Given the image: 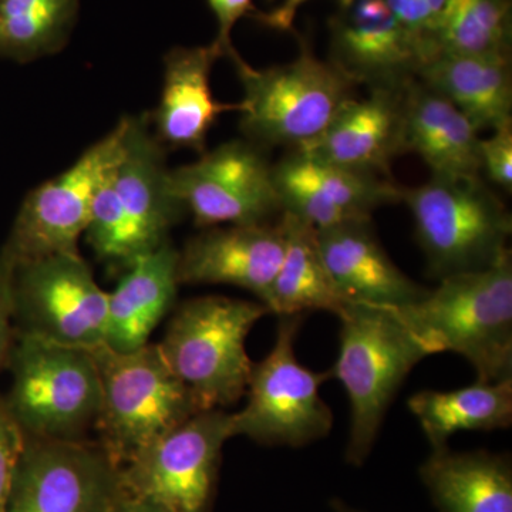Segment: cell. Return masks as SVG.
Returning a JSON list of instances; mask_svg holds the SVG:
<instances>
[{
	"instance_id": "19",
	"label": "cell",
	"mask_w": 512,
	"mask_h": 512,
	"mask_svg": "<svg viewBox=\"0 0 512 512\" xmlns=\"http://www.w3.org/2000/svg\"><path fill=\"white\" fill-rule=\"evenodd\" d=\"M318 242L326 268L348 302L396 309L429 291L394 264L370 220L318 229Z\"/></svg>"
},
{
	"instance_id": "31",
	"label": "cell",
	"mask_w": 512,
	"mask_h": 512,
	"mask_svg": "<svg viewBox=\"0 0 512 512\" xmlns=\"http://www.w3.org/2000/svg\"><path fill=\"white\" fill-rule=\"evenodd\" d=\"M384 2L404 28L419 37L424 45V40L430 35L446 8L447 0H384Z\"/></svg>"
},
{
	"instance_id": "22",
	"label": "cell",
	"mask_w": 512,
	"mask_h": 512,
	"mask_svg": "<svg viewBox=\"0 0 512 512\" xmlns=\"http://www.w3.org/2000/svg\"><path fill=\"white\" fill-rule=\"evenodd\" d=\"M178 251L170 241L127 266L119 285L109 293L104 345L127 353L150 343L158 323L177 296Z\"/></svg>"
},
{
	"instance_id": "28",
	"label": "cell",
	"mask_w": 512,
	"mask_h": 512,
	"mask_svg": "<svg viewBox=\"0 0 512 512\" xmlns=\"http://www.w3.org/2000/svg\"><path fill=\"white\" fill-rule=\"evenodd\" d=\"M77 13L79 0H0V57L26 63L59 52Z\"/></svg>"
},
{
	"instance_id": "21",
	"label": "cell",
	"mask_w": 512,
	"mask_h": 512,
	"mask_svg": "<svg viewBox=\"0 0 512 512\" xmlns=\"http://www.w3.org/2000/svg\"><path fill=\"white\" fill-rule=\"evenodd\" d=\"M480 131L446 97L413 79L404 90V144L433 177H481Z\"/></svg>"
},
{
	"instance_id": "5",
	"label": "cell",
	"mask_w": 512,
	"mask_h": 512,
	"mask_svg": "<svg viewBox=\"0 0 512 512\" xmlns=\"http://www.w3.org/2000/svg\"><path fill=\"white\" fill-rule=\"evenodd\" d=\"M281 66L255 69L237 50L227 57L241 80V130L258 147L295 148L318 137L353 96L357 84L332 62L320 60L308 43Z\"/></svg>"
},
{
	"instance_id": "2",
	"label": "cell",
	"mask_w": 512,
	"mask_h": 512,
	"mask_svg": "<svg viewBox=\"0 0 512 512\" xmlns=\"http://www.w3.org/2000/svg\"><path fill=\"white\" fill-rule=\"evenodd\" d=\"M338 318L339 356L330 375L349 397L346 461L362 467L397 390L430 353L390 308L349 302Z\"/></svg>"
},
{
	"instance_id": "27",
	"label": "cell",
	"mask_w": 512,
	"mask_h": 512,
	"mask_svg": "<svg viewBox=\"0 0 512 512\" xmlns=\"http://www.w3.org/2000/svg\"><path fill=\"white\" fill-rule=\"evenodd\" d=\"M511 13V0H447L424 40L426 62L436 55L511 57Z\"/></svg>"
},
{
	"instance_id": "32",
	"label": "cell",
	"mask_w": 512,
	"mask_h": 512,
	"mask_svg": "<svg viewBox=\"0 0 512 512\" xmlns=\"http://www.w3.org/2000/svg\"><path fill=\"white\" fill-rule=\"evenodd\" d=\"M13 274L15 268L0 249V369L8 363L16 339L13 318Z\"/></svg>"
},
{
	"instance_id": "14",
	"label": "cell",
	"mask_w": 512,
	"mask_h": 512,
	"mask_svg": "<svg viewBox=\"0 0 512 512\" xmlns=\"http://www.w3.org/2000/svg\"><path fill=\"white\" fill-rule=\"evenodd\" d=\"M329 26L330 62L356 84L402 87L426 62L423 42L384 0H352L340 6Z\"/></svg>"
},
{
	"instance_id": "16",
	"label": "cell",
	"mask_w": 512,
	"mask_h": 512,
	"mask_svg": "<svg viewBox=\"0 0 512 512\" xmlns=\"http://www.w3.org/2000/svg\"><path fill=\"white\" fill-rule=\"evenodd\" d=\"M168 171L163 144L150 133L146 117H128L123 156L111 168L110 181L131 262L167 242L168 231L185 212L168 187Z\"/></svg>"
},
{
	"instance_id": "34",
	"label": "cell",
	"mask_w": 512,
	"mask_h": 512,
	"mask_svg": "<svg viewBox=\"0 0 512 512\" xmlns=\"http://www.w3.org/2000/svg\"><path fill=\"white\" fill-rule=\"evenodd\" d=\"M308 0H284L278 8L271 10V12H256L255 18L262 25L268 26V28L281 30V32H289L293 28V22H295L296 13L303 3ZM340 6H346L352 0H338Z\"/></svg>"
},
{
	"instance_id": "20",
	"label": "cell",
	"mask_w": 512,
	"mask_h": 512,
	"mask_svg": "<svg viewBox=\"0 0 512 512\" xmlns=\"http://www.w3.org/2000/svg\"><path fill=\"white\" fill-rule=\"evenodd\" d=\"M220 57L224 52L217 43L174 47L165 56L163 93L153 116L161 144L204 153L208 133L218 117L241 111V101L222 103L212 94V67Z\"/></svg>"
},
{
	"instance_id": "17",
	"label": "cell",
	"mask_w": 512,
	"mask_h": 512,
	"mask_svg": "<svg viewBox=\"0 0 512 512\" xmlns=\"http://www.w3.org/2000/svg\"><path fill=\"white\" fill-rule=\"evenodd\" d=\"M407 84L370 89L363 99L352 97L318 137L293 151L322 163L389 177L393 161L406 153Z\"/></svg>"
},
{
	"instance_id": "29",
	"label": "cell",
	"mask_w": 512,
	"mask_h": 512,
	"mask_svg": "<svg viewBox=\"0 0 512 512\" xmlns=\"http://www.w3.org/2000/svg\"><path fill=\"white\" fill-rule=\"evenodd\" d=\"M481 173L498 187L512 191V123L493 130L488 138H480Z\"/></svg>"
},
{
	"instance_id": "8",
	"label": "cell",
	"mask_w": 512,
	"mask_h": 512,
	"mask_svg": "<svg viewBox=\"0 0 512 512\" xmlns=\"http://www.w3.org/2000/svg\"><path fill=\"white\" fill-rule=\"evenodd\" d=\"M279 319L274 348L252 367L247 404L232 413V437L298 448L325 439L332 430V410L319 393L332 375L313 372L296 359L295 340L303 315Z\"/></svg>"
},
{
	"instance_id": "24",
	"label": "cell",
	"mask_w": 512,
	"mask_h": 512,
	"mask_svg": "<svg viewBox=\"0 0 512 512\" xmlns=\"http://www.w3.org/2000/svg\"><path fill=\"white\" fill-rule=\"evenodd\" d=\"M421 481L441 512H512V468L488 451H431Z\"/></svg>"
},
{
	"instance_id": "1",
	"label": "cell",
	"mask_w": 512,
	"mask_h": 512,
	"mask_svg": "<svg viewBox=\"0 0 512 512\" xmlns=\"http://www.w3.org/2000/svg\"><path fill=\"white\" fill-rule=\"evenodd\" d=\"M436 289L392 309L430 355L463 356L477 382L512 379V258L439 279Z\"/></svg>"
},
{
	"instance_id": "12",
	"label": "cell",
	"mask_w": 512,
	"mask_h": 512,
	"mask_svg": "<svg viewBox=\"0 0 512 512\" xmlns=\"http://www.w3.org/2000/svg\"><path fill=\"white\" fill-rule=\"evenodd\" d=\"M121 467L99 443L25 439L6 512H110Z\"/></svg>"
},
{
	"instance_id": "23",
	"label": "cell",
	"mask_w": 512,
	"mask_h": 512,
	"mask_svg": "<svg viewBox=\"0 0 512 512\" xmlns=\"http://www.w3.org/2000/svg\"><path fill=\"white\" fill-rule=\"evenodd\" d=\"M417 79L451 101L480 133L512 123L511 57L436 55Z\"/></svg>"
},
{
	"instance_id": "6",
	"label": "cell",
	"mask_w": 512,
	"mask_h": 512,
	"mask_svg": "<svg viewBox=\"0 0 512 512\" xmlns=\"http://www.w3.org/2000/svg\"><path fill=\"white\" fill-rule=\"evenodd\" d=\"M5 397L25 439L84 440L101 406L99 367L87 349L16 335Z\"/></svg>"
},
{
	"instance_id": "13",
	"label": "cell",
	"mask_w": 512,
	"mask_h": 512,
	"mask_svg": "<svg viewBox=\"0 0 512 512\" xmlns=\"http://www.w3.org/2000/svg\"><path fill=\"white\" fill-rule=\"evenodd\" d=\"M272 167L255 144L229 141L168 171V187L198 227L265 224L281 211Z\"/></svg>"
},
{
	"instance_id": "30",
	"label": "cell",
	"mask_w": 512,
	"mask_h": 512,
	"mask_svg": "<svg viewBox=\"0 0 512 512\" xmlns=\"http://www.w3.org/2000/svg\"><path fill=\"white\" fill-rule=\"evenodd\" d=\"M25 436L9 412L5 397L0 396V512L8 510L10 488Z\"/></svg>"
},
{
	"instance_id": "25",
	"label": "cell",
	"mask_w": 512,
	"mask_h": 512,
	"mask_svg": "<svg viewBox=\"0 0 512 512\" xmlns=\"http://www.w3.org/2000/svg\"><path fill=\"white\" fill-rule=\"evenodd\" d=\"M284 256L264 305L278 316L326 311L338 316L348 301L336 288L318 242V229L282 211Z\"/></svg>"
},
{
	"instance_id": "3",
	"label": "cell",
	"mask_w": 512,
	"mask_h": 512,
	"mask_svg": "<svg viewBox=\"0 0 512 512\" xmlns=\"http://www.w3.org/2000/svg\"><path fill=\"white\" fill-rule=\"evenodd\" d=\"M99 367L101 406L96 429L107 456L124 467L178 426L202 412L157 343L120 353L90 350Z\"/></svg>"
},
{
	"instance_id": "9",
	"label": "cell",
	"mask_w": 512,
	"mask_h": 512,
	"mask_svg": "<svg viewBox=\"0 0 512 512\" xmlns=\"http://www.w3.org/2000/svg\"><path fill=\"white\" fill-rule=\"evenodd\" d=\"M128 117L59 177L23 201L2 252L15 266L59 254H77L89 227L97 188L123 156Z\"/></svg>"
},
{
	"instance_id": "10",
	"label": "cell",
	"mask_w": 512,
	"mask_h": 512,
	"mask_svg": "<svg viewBox=\"0 0 512 512\" xmlns=\"http://www.w3.org/2000/svg\"><path fill=\"white\" fill-rule=\"evenodd\" d=\"M109 293L77 254L46 256L15 266L16 335L92 350L106 335Z\"/></svg>"
},
{
	"instance_id": "26",
	"label": "cell",
	"mask_w": 512,
	"mask_h": 512,
	"mask_svg": "<svg viewBox=\"0 0 512 512\" xmlns=\"http://www.w3.org/2000/svg\"><path fill=\"white\" fill-rule=\"evenodd\" d=\"M410 413L419 420L431 451L448 447V440L461 431L507 429L512 424V379L476 382L461 389L414 393Z\"/></svg>"
},
{
	"instance_id": "7",
	"label": "cell",
	"mask_w": 512,
	"mask_h": 512,
	"mask_svg": "<svg viewBox=\"0 0 512 512\" xmlns=\"http://www.w3.org/2000/svg\"><path fill=\"white\" fill-rule=\"evenodd\" d=\"M402 201L434 278L480 271L510 252L511 214L481 177H431L403 188Z\"/></svg>"
},
{
	"instance_id": "11",
	"label": "cell",
	"mask_w": 512,
	"mask_h": 512,
	"mask_svg": "<svg viewBox=\"0 0 512 512\" xmlns=\"http://www.w3.org/2000/svg\"><path fill=\"white\" fill-rule=\"evenodd\" d=\"M232 413L204 410L121 467L123 487L168 512H211Z\"/></svg>"
},
{
	"instance_id": "33",
	"label": "cell",
	"mask_w": 512,
	"mask_h": 512,
	"mask_svg": "<svg viewBox=\"0 0 512 512\" xmlns=\"http://www.w3.org/2000/svg\"><path fill=\"white\" fill-rule=\"evenodd\" d=\"M208 5L218 22V36L214 43L220 46L224 56H228L235 49L231 40L232 29L239 19L254 16L258 10L252 0H208Z\"/></svg>"
},
{
	"instance_id": "35",
	"label": "cell",
	"mask_w": 512,
	"mask_h": 512,
	"mask_svg": "<svg viewBox=\"0 0 512 512\" xmlns=\"http://www.w3.org/2000/svg\"><path fill=\"white\" fill-rule=\"evenodd\" d=\"M110 512H168L163 507L154 503V501L148 500V498L140 497L127 491L123 487V491L114 503L113 508Z\"/></svg>"
},
{
	"instance_id": "18",
	"label": "cell",
	"mask_w": 512,
	"mask_h": 512,
	"mask_svg": "<svg viewBox=\"0 0 512 512\" xmlns=\"http://www.w3.org/2000/svg\"><path fill=\"white\" fill-rule=\"evenodd\" d=\"M281 225L211 227L178 251L180 285H231L265 303L284 256Z\"/></svg>"
},
{
	"instance_id": "15",
	"label": "cell",
	"mask_w": 512,
	"mask_h": 512,
	"mask_svg": "<svg viewBox=\"0 0 512 512\" xmlns=\"http://www.w3.org/2000/svg\"><path fill=\"white\" fill-rule=\"evenodd\" d=\"M272 168L281 212L316 229L367 221L377 208L402 201L403 188L380 175L322 163L296 151Z\"/></svg>"
},
{
	"instance_id": "4",
	"label": "cell",
	"mask_w": 512,
	"mask_h": 512,
	"mask_svg": "<svg viewBox=\"0 0 512 512\" xmlns=\"http://www.w3.org/2000/svg\"><path fill=\"white\" fill-rule=\"evenodd\" d=\"M264 303L202 296L181 303L160 343L165 362L204 410L222 409L245 396L254 363L247 352Z\"/></svg>"
}]
</instances>
